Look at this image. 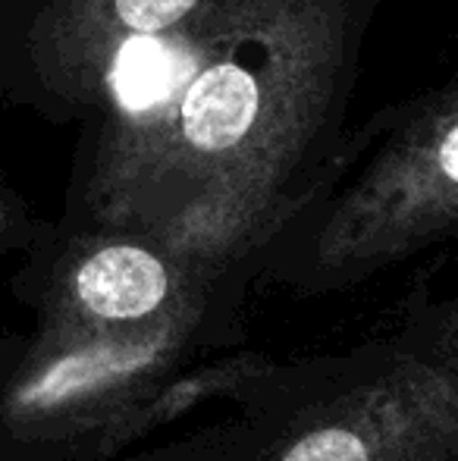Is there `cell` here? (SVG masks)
Returning <instances> with one entry per match:
<instances>
[{
  "mask_svg": "<svg viewBox=\"0 0 458 461\" xmlns=\"http://www.w3.org/2000/svg\"><path fill=\"white\" fill-rule=\"evenodd\" d=\"M383 0H0V95L76 129L60 220L261 283L327 192Z\"/></svg>",
  "mask_w": 458,
  "mask_h": 461,
  "instance_id": "1",
  "label": "cell"
},
{
  "mask_svg": "<svg viewBox=\"0 0 458 461\" xmlns=\"http://www.w3.org/2000/svg\"><path fill=\"white\" fill-rule=\"evenodd\" d=\"M245 302L223 295L135 330L0 339V461H111L229 393L267 355L245 348Z\"/></svg>",
  "mask_w": 458,
  "mask_h": 461,
  "instance_id": "2",
  "label": "cell"
},
{
  "mask_svg": "<svg viewBox=\"0 0 458 461\" xmlns=\"http://www.w3.org/2000/svg\"><path fill=\"white\" fill-rule=\"evenodd\" d=\"M227 405L238 437L223 461H458V342L405 308L386 336L267 355Z\"/></svg>",
  "mask_w": 458,
  "mask_h": 461,
  "instance_id": "3",
  "label": "cell"
},
{
  "mask_svg": "<svg viewBox=\"0 0 458 461\" xmlns=\"http://www.w3.org/2000/svg\"><path fill=\"white\" fill-rule=\"evenodd\" d=\"M458 239V76L348 129L327 192L276 239L261 283L339 295Z\"/></svg>",
  "mask_w": 458,
  "mask_h": 461,
  "instance_id": "4",
  "label": "cell"
},
{
  "mask_svg": "<svg viewBox=\"0 0 458 461\" xmlns=\"http://www.w3.org/2000/svg\"><path fill=\"white\" fill-rule=\"evenodd\" d=\"M255 285L248 270L214 267L145 232L67 220L38 226L13 279L41 330L151 327Z\"/></svg>",
  "mask_w": 458,
  "mask_h": 461,
  "instance_id": "5",
  "label": "cell"
},
{
  "mask_svg": "<svg viewBox=\"0 0 458 461\" xmlns=\"http://www.w3.org/2000/svg\"><path fill=\"white\" fill-rule=\"evenodd\" d=\"M238 437V418L229 408V414L214 424H204L192 433L173 439H160V443H148L135 452H126L111 461H223Z\"/></svg>",
  "mask_w": 458,
  "mask_h": 461,
  "instance_id": "6",
  "label": "cell"
}]
</instances>
